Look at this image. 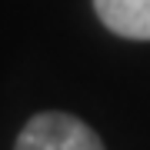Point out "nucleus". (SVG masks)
Listing matches in <instances>:
<instances>
[{
	"instance_id": "f257e3e1",
	"label": "nucleus",
	"mask_w": 150,
	"mask_h": 150,
	"mask_svg": "<svg viewBox=\"0 0 150 150\" xmlns=\"http://www.w3.org/2000/svg\"><path fill=\"white\" fill-rule=\"evenodd\" d=\"M13 150H103V144L80 117L43 110L23 123Z\"/></svg>"
},
{
	"instance_id": "f03ea898",
	"label": "nucleus",
	"mask_w": 150,
	"mask_h": 150,
	"mask_svg": "<svg viewBox=\"0 0 150 150\" xmlns=\"http://www.w3.org/2000/svg\"><path fill=\"white\" fill-rule=\"evenodd\" d=\"M93 10L110 33L150 40V0H93Z\"/></svg>"
}]
</instances>
